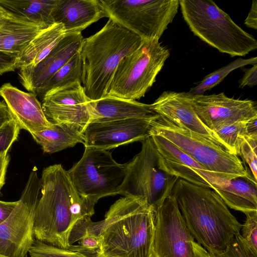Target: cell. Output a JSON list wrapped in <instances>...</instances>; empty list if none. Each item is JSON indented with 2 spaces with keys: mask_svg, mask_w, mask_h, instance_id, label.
Here are the masks:
<instances>
[{
  "mask_svg": "<svg viewBox=\"0 0 257 257\" xmlns=\"http://www.w3.org/2000/svg\"><path fill=\"white\" fill-rule=\"evenodd\" d=\"M239 121L222 126L214 131L223 143L227 152L237 156L245 137L247 135V123Z\"/></svg>",
  "mask_w": 257,
  "mask_h": 257,
  "instance_id": "29",
  "label": "cell"
},
{
  "mask_svg": "<svg viewBox=\"0 0 257 257\" xmlns=\"http://www.w3.org/2000/svg\"><path fill=\"white\" fill-rule=\"evenodd\" d=\"M193 257H212L210 254L200 244L193 242Z\"/></svg>",
  "mask_w": 257,
  "mask_h": 257,
  "instance_id": "41",
  "label": "cell"
},
{
  "mask_svg": "<svg viewBox=\"0 0 257 257\" xmlns=\"http://www.w3.org/2000/svg\"><path fill=\"white\" fill-rule=\"evenodd\" d=\"M44 152L52 154L85 143L84 134L75 126L66 123H53L49 127L31 133Z\"/></svg>",
  "mask_w": 257,
  "mask_h": 257,
  "instance_id": "26",
  "label": "cell"
},
{
  "mask_svg": "<svg viewBox=\"0 0 257 257\" xmlns=\"http://www.w3.org/2000/svg\"><path fill=\"white\" fill-rule=\"evenodd\" d=\"M92 116L90 122L126 119H156L160 117L151 104L121 98L105 96L91 101Z\"/></svg>",
  "mask_w": 257,
  "mask_h": 257,
  "instance_id": "21",
  "label": "cell"
},
{
  "mask_svg": "<svg viewBox=\"0 0 257 257\" xmlns=\"http://www.w3.org/2000/svg\"><path fill=\"white\" fill-rule=\"evenodd\" d=\"M142 41L109 19L98 32L84 38L79 51L83 68L81 84L90 100L106 96L118 63L137 49Z\"/></svg>",
  "mask_w": 257,
  "mask_h": 257,
  "instance_id": "4",
  "label": "cell"
},
{
  "mask_svg": "<svg viewBox=\"0 0 257 257\" xmlns=\"http://www.w3.org/2000/svg\"><path fill=\"white\" fill-rule=\"evenodd\" d=\"M257 137L246 135L240 149V155L250 170L257 182Z\"/></svg>",
  "mask_w": 257,
  "mask_h": 257,
  "instance_id": "32",
  "label": "cell"
},
{
  "mask_svg": "<svg viewBox=\"0 0 257 257\" xmlns=\"http://www.w3.org/2000/svg\"><path fill=\"white\" fill-rule=\"evenodd\" d=\"M171 194L194 239L210 254L223 251L240 233L242 224L212 189L178 179Z\"/></svg>",
  "mask_w": 257,
  "mask_h": 257,
  "instance_id": "3",
  "label": "cell"
},
{
  "mask_svg": "<svg viewBox=\"0 0 257 257\" xmlns=\"http://www.w3.org/2000/svg\"><path fill=\"white\" fill-rule=\"evenodd\" d=\"M100 1L107 18L142 40H159L179 7V0Z\"/></svg>",
  "mask_w": 257,
  "mask_h": 257,
  "instance_id": "9",
  "label": "cell"
},
{
  "mask_svg": "<svg viewBox=\"0 0 257 257\" xmlns=\"http://www.w3.org/2000/svg\"><path fill=\"white\" fill-rule=\"evenodd\" d=\"M151 104L153 109L161 117L180 127L211 140L226 150L224 144L216 134L200 120L187 92L165 91Z\"/></svg>",
  "mask_w": 257,
  "mask_h": 257,
  "instance_id": "17",
  "label": "cell"
},
{
  "mask_svg": "<svg viewBox=\"0 0 257 257\" xmlns=\"http://www.w3.org/2000/svg\"><path fill=\"white\" fill-rule=\"evenodd\" d=\"M141 151L126 164V174L118 194L143 197L155 208L168 196L179 179L167 171L164 159L150 136Z\"/></svg>",
  "mask_w": 257,
  "mask_h": 257,
  "instance_id": "7",
  "label": "cell"
},
{
  "mask_svg": "<svg viewBox=\"0 0 257 257\" xmlns=\"http://www.w3.org/2000/svg\"><path fill=\"white\" fill-rule=\"evenodd\" d=\"M154 257H193V237L170 194L155 208Z\"/></svg>",
  "mask_w": 257,
  "mask_h": 257,
  "instance_id": "12",
  "label": "cell"
},
{
  "mask_svg": "<svg viewBox=\"0 0 257 257\" xmlns=\"http://www.w3.org/2000/svg\"><path fill=\"white\" fill-rule=\"evenodd\" d=\"M52 17L54 23L64 26L67 33L81 32L107 15L99 0H58Z\"/></svg>",
  "mask_w": 257,
  "mask_h": 257,
  "instance_id": "19",
  "label": "cell"
},
{
  "mask_svg": "<svg viewBox=\"0 0 257 257\" xmlns=\"http://www.w3.org/2000/svg\"><path fill=\"white\" fill-rule=\"evenodd\" d=\"M83 40L81 32L67 33L40 63L19 69L18 75L22 85L28 91L35 93L46 80L80 51Z\"/></svg>",
  "mask_w": 257,
  "mask_h": 257,
  "instance_id": "16",
  "label": "cell"
},
{
  "mask_svg": "<svg viewBox=\"0 0 257 257\" xmlns=\"http://www.w3.org/2000/svg\"><path fill=\"white\" fill-rule=\"evenodd\" d=\"M31 257H92L84 253L59 248L36 239L29 249Z\"/></svg>",
  "mask_w": 257,
  "mask_h": 257,
  "instance_id": "30",
  "label": "cell"
},
{
  "mask_svg": "<svg viewBox=\"0 0 257 257\" xmlns=\"http://www.w3.org/2000/svg\"><path fill=\"white\" fill-rule=\"evenodd\" d=\"M0 96L21 129L32 133L52 124L47 119L36 93L24 92L6 83L0 87Z\"/></svg>",
  "mask_w": 257,
  "mask_h": 257,
  "instance_id": "18",
  "label": "cell"
},
{
  "mask_svg": "<svg viewBox=\"0 0 257 257\" xmlns=\"http://www.w3.org/2000/svg\"><path fill=\"white\" fill-rule=\"evenodd\" d=\"M210 255L212 257H257V252L248 245L239 233L223 251Z\"/></svg>",
  "mask_w": 257,
  "mask_h": 257,
  "instance_id": "31",
  "label": "cell"
},
{
  "mask_svg": "<svg viewBox=\"0 0 257 257\" xmlns=\"http://www.w3.org/2000/svg\"><path fill=\"white\" fill-rule=\"evenodd\" d=\"M257 118L252 119L247 123V135L257 137Z\"/></svg>",
  "mask_w": 257,
  "mask_h": 257,
  "instance_id": "42",
  "label": "cell"
},
{
  "mask_svg": "<svg viewBox=\"0 0 257 257\" xmlns=\"http://www.w3.org/2000/svg\"><path fill=\"white\" fill-rule=\"evenodd\" d=\"M0 257H6V256L0 255Z\"/></svg>",
  "mask_w": 257,
  "mask_h": 257,
  "instance_id": "44",
  "label": "cell"
},
{
  "mask_svg": "<svg viewBox=\"0 0 257 257\" xmlns=\"http://www.w3.org/2000/svg\"><path fill=\"white\" fill-rule=\"evenodd\" d=\"M42 100L43 112L50 122L72 125L83 134L91 119L92 106L81 82L51 90Z\"/></svg>",
  "mask_w": 257,
  "mask_h": 257,
  "instance_id": "13",
  "label": "cell"
},
{
  "mask_svg": "<svg viewBox=\"0 0 257 257\" xmlns=\"http://www.w3.org/2000/svg\"><path fill=\"white\" fill-rule=\"evenodd\" d=\"M183 18L194 35L219 52L243 56L257 41L211 0H179Z\"/></svg>",
  "mask_w": 257,
  "mask_h": 257,
  "instance_id": "5",
  "label": "cell"
},
{
  "mask_svg": "<svg viewBox=\"0 0 257 257\" xmlns=\"http://www.w3.org/2000/svg\"><path fill=\"white\" fill-rule=\"evenodd\" d=\"M43 29L8 16L0 27V52L17 58Z\"/></svg>",
  "mask_w": 257,
  "mask_h": 257,
  "instance_id": "25",
  "label": "cell"
},
{
  "mask_svg": "<svg viewBox=\"0 0 257 257\" xmlns=\"http://www.w3.org/2000/svg\"><path fill=\"white\" fill-rule=\"evenodd\" d=\"M34 225V237L46 244L69 249L70 232L79 220L94 213V204L81 196L61 164L45 168L41 178Z\"/></svg>",
  "mask_w": 257,
  "mask_h": 257,
  "instance_id": "2",
  "label": "cell"
},
{
  "mask_svg": "<svg viewBox=\"0 0 257 257\" xmlns=\"http://www.w3.org/2000/svg\"><path fill=\"white\" fill-rule=\"evenodd\" d=\"M13 119V116L5 101H0V127Z\"/></svg>",
  "mask_w": 257,
  "mask_h": 257,
  "instance_id": "39",
  "label": "cell"
},
{
  "mask_svg": "<svg viewBox=\"0 0 257 257\" xmlns=\"http://www.w3.org/2000/svg\"><path fill=\"white\" fill-rule=\"evenodd\" d=\"M20 130L15 119L0 127V157L7 156L9 149L17 140Z\"/></svg>",
  "mask_w": 257,
  "mask_h": 257,
  "instance_id": "33",
  "label": "cell"
},
{
  "mask_svg": "<svg viewBox=\"0 0 257 257\" xmlns=\"http://www.w3.org/2000/svg\"><path fill=\"white\" fill-rule=\"evenodd\" d=\"M17 203L18 201L15 202L0 201V224L10 216Z\"/></svg>",
  "mask_w": 257,
  "mask_h": 257,
  "instance_id": "38",
  "label": "cell"
},
{
  "mask_svg": "<svg viewBox=\"0 0 257 257\" xmlns=\"http://www.w3.org/2000/svg\"><path fill=\"white\" fill-rule=\"evenodd\" d=\"M151 137L164 158L169 173L179 179L212 189V186L199 174L201 171H207L203 166L165 138L156 135Z\"/></svg>",
  "mask_w": 257,
  "mask_h": 257,
  "instance_id": "20",
  "label": "cell"
},
{
  "mask_svg": "<svg viewBox=\"0 0 257 257\" xmlns=\"http://www.w3.org/2000/svg\"><path fill=\"white\" fill-rule=\"evenodd\" d=\"M154 207L143 197H123L116 200L104 218L78 220L69 236L70 245L86 235L99 237L96 257H154Z\"/></svg>",
  "mask_w": 257,
  "mask_h": 257,
  "instance_id": "1",
  "label": "cell"
},
{
  "mask_svg": "<svg viewBox=\"0 0 257 257\" xmlns=\"http://www.w3.org/2000/svg\"><path fill=\"white\" fill-rule=\"evenodd\" d=\"M41 190V179L33 170L17 204L0 224V255L27 257L34 241L36 206Z\"/></svg>",
  "mask_w": 257,
  "mask_h": 257,
  "instance_id": "11",
  "label": "cell"
},
{
  "mask_svg": "<svg viewBox=\"0 0 257 257\" xmlns=\"http://www.w3.org/2000/svg\"><path fill=\"white\" fill-rule=\"evenodd\" d=\"M244 73L240 80L239 87L245 86L252 87L257 84V64L248 69H244Z\"/></svg>",
  "mask_w": 257,
  "mask_h": 257,
  "instance_id": "35",
  "label": "cell"
},
{
  "mask_svg": "<svg viewBox=\"0 0 257 257\" xmlns=\"http://www.w3.org/2000/svg\"><path fill=\"white\" fill-rule=\"evenodd\" d=\"M245 214L246 219L241 225L240 234L248 245L257 252V211Z\"/></svg>",
  "mask_w": 257,
  "mask_h": 257,
  "instance_id": "34",
  "label": "cell"
},
{
  "mask_svg": "<svg viewBox=\"0 0 257 257\" xmlns=\"http://www.w3.org/2000/svg\"><path fill=\"white\" fill-rule=\"evenodd\" d=\"M67 172L78 193L96 204L102 197L118 194L126 164L116 162L107 150L86 147Z\"/></svg>",
  "mask_w": 257,
  "mask_h": 257,
  "instance_id": "10",
  "label": "cell"
},
{
  "mask_svg": "<svg viewBox=\"0 0 257 257\" xmlns=\"http://www.w3.org/2000/svg\"><path fill=\"white\" fill-rule=\"evenodd\" d=\"M249 174L234 178L214 190L231 209L246 214L257 211V184Z\"/></svg>",
  "mask_w": 257,
  "mask_h": 257,
  "instance_id": "22",
  "label": "cell"
},
{
  "mask_svg": "<svg viewBox=\"0 0 257 257\" xmlns=\"http://www.w3.org/2000/svg\"><path fill=\"white\" fill-rule=\"evenodd\" d=\"M8 17L7 14L0 7V27L5 23Z\"/></svg>",
  "mask_w": 257,
  "mask_h": 257,
  "instance_id": "43",
  "label": "cell"
},
{
  "mask_svg": "<svg viewBox=\"0 0 257 257\" xmlns=\"http://www.w3.org/2000/svg\"><path fill=\"white\" fill-rule=\"evenodd\" d=\"M83 68L79 51L64 66L46 80L36 90L37 96L41 98L47 92L76 81L82 82Z\"/></svg>",
  "mask_w": 257,
  "mask_h": 257,
  "instance_id": "27",
  "label": "cell"
},
{
  "mask_svg": "<svg viewBox=\"0 0 257 257\" xmlns=\"http://www.w3.org/2000/svg\"><path fill=\"white\" fill-rule=\"evenodd\" d=\"M64 26L55 23L43 29L16 58V69L35 66L43 60L65 37Z\"/></svg>",
  "mask_w": 257,
  "mask_h": 257,
  "instance_id": "24",
  "label": "cell"
},
{
  "mask_svg": "<svg viewBox=\"0 0 257 257\" xmlns=\"http://www.w3.org/2000/svg\"><path fill=\"white\" fill-rule=\"evenodd\" d=\"M156 119L133 118L89 122L83 132L84 147L108 150L142 142L151 136L152 123Z\"/></svg>",
  "mask_w": 257,
  "mask_h": 257,
  "instance_id": "15",
  "label": "cell"
},
{
  "mask_svg": "<svg viewBox=\"0 0 257 257\" xmlns=\"http://www.w3.org/2000/svg\"><path fill=\"white\" fill-rule=\"evenodd\" d=\"M257 64V57L248 59L238 58L227 65L211 72L205 76L198 85L187 92L190 95H203L207 90H210L219 84L232 71L247 65Z\"/></svg>",
  "mask_w": 257,
  "mask_h": 257,
  "instance_id": "28",
  "label": "cell"
},
{
  "mask_svg": "<svg viewBox=\"0 0 257 257\" xmlns=\"http://www.w3.org/2000/svg\"><path fill=\"white\" fill-rule=\"evenodd\" d=\"M158 40H142L139 47L118 63L106 96L136 100L144 97L170 56Z\"/></svg>",
  "mask_w": 257,
  "mask_h": 257,
  "instance_id": "6",
  "label": "cell"
},
{
  "mask_svg": "<svg viewBox=\"0 0 257 257\" xmlns=\"http://www.w3.org/2000/svg\"><path fill=\"white\" fill-rule=\"evenodd\" d=\"M244 24L248 28L257 29V1L252 2L250 11L244 20Z\"/></svg>",
  "mask_w": 257,
  "mask_h": 257,
  "instance_id": "37",
  "label": "cell"
},
{
  "mask_svg": "<svg viewBox=\"0 0 257 257\" xmlns=\"http://www.w3.org/2000/svg\"><path fill=\"white\" fill-rule=\"evenodd\" d=\"M16 58L0 52V75L16 69Z\"/></svg>",
  "mask_w": 257,
  "mask_h": 257,
  "instance_id": "36",
  "label": "cell"
},
{
  "mask_svg": "<svg viewBox=\"0 0 257 257\" xmlns=\"http://www.w3.org/2000/svg\"><path fill=\"white\" fill-rule=\"evenodd\" d=\"M151 135L161 136L170 141L208 171L230 180L249 174L237 156L211 140L180 127L161 116L153 122Z\"/></svg>",
  "mask_w": 257,
  "mask_h": 257,
  "instance_id": "8",
  "label": "cell"
},
{
  "mask_svg": "<svg viewBox=\"0 0 257 257\" xmlns=\"http://www.w3.org/2000/svg\"><path fill=\"white\" fill-rule=\"evenodd\" d=\"M189 96L200 120L213 132L225 125L257 118L256 104L253 100L230 98L223 92Z\"/></svg>",
  "mask_w": 257,
  "mask_h": 257,
  "instance_id": "14",
  "label": "cell"
},
{
  "mask_svg": "<svg viewBox=\"0 0 257 257\" xmlns=\"http://www.w3.org/2000/svg\"><path fill=\"white\" fill-rule=\"evenodd\" d=\"M9 161V156L0 157V191L5 182L6 174Z\"/></svg>",
  "mask_w": 257,
  "mask_h": 257,
  "instance_id": "40",
  "label": "cell"
},
{
  "mask_svg": "<svg viewBox=\"0 0 257 257\" xmlns=\"http://www.w3.org/2000/svg\"><path fill=\"white\" fill-rule=\"evenodd\" d=\"M58 0H0L8 16L46 29L54 23L52 12Z\"/></svg>",
  "mask_w": 257,
  "mask_h": 257,
  "instance_id": "23",
  "label": "cell"
}]
</instances>
